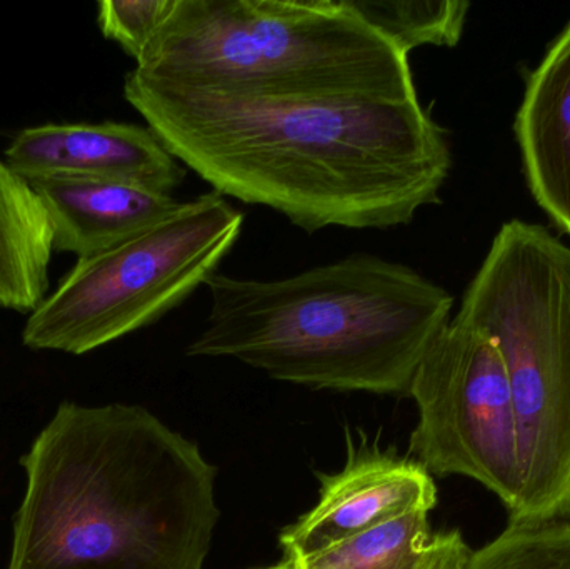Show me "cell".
I'll return each mask as SVG.
<instances>
[{"mask_svg":"<svg viewBox=\"0 0 570 569\" xmlns=\"http://www.w3.org/2000/svg\"><path fill=\"white\" fill-rule=\"evenodd\" d=\"M124 97L213 190L308 234L407 226L451 173L448 133L419 97L246 96L136 69Z\"/></svg>","mask_w":570,"mask_h":569,"instance_id":"1","label":"cell"},{"mask_svg":"<svg viewBox=\"0 0 570 569\" xmlns=\"http://www.w3.org/2000/svg\"><path fill=\"white\" fill-rule=\"evenodd\" d=\"M20 464L7 569H204L216 467L146 408L62 403Z\"/></svg>","mask_w":570,"mask_h":569,"instance_id":"2","label":"cell"},{"mask_svg":"<svg viewBox=\"0 0 570 569\" xmlns=\"http://www.w3.org/2000/svg\"><path fill=\"white\" fill-rule=\"evenodd\" d=\"M193 357H230L312 390L409 396L454 297L405 266L358 253L281 279L219 273L206 283Z\"/></svg>","mask_w":570,"mask_h":569,"instance_id":"3","label":"cell"},{"mask_svg":"<svg viewBox=\"0 0 570 569\" xmlns=\"http://www.w3.org/2000/svg\"><path fill=\"white\" fill-rule=\"evenodd\" d=\"M134 69L246 96L419 97L407 53L347 0H177Z\"/></svg>","mask_w":570,"mask_h":569,"instance_id":"4","label":"cell"},{"mask_svg":"<svg viewBox=\"0 0 570 569\" xmlns=\"http://www.w3.org/2000/svg\"><path fill=\"white\" fill-rule=\"evenodd\" d=\"M455 317L494 341L508 371L521 461L515 513L570 518V247L538 224H504Z\"/></svg>","mask_w":570,"mask_h":569,"instance_id":"5","label":"cell"},{"mask_svg":"<svg viewBox=\"0 0 570 569\" xmlns=\"http://www.w3.org/2000/svg\"><path fill=\"white\" fill-rule=\"evenodd\" d=\"M243 226L244 214L216 190L184 200L126 243L77 259L27 317L23 344L80 356L157 323L206 286Z\"/></svg>","mask_w":570,"mask_h":569,"instance_id":"6","label":"cell"},{"mask_svg":"<svg viewBox=\"0 0 570 569\" xmlns=\"http://www.w3.org/2000/svg\"><path fill=\"white\" fill-rule=\"evenodd\" d=\"M415 461L438 477L471 478L511 510L521 490L511 384L491 337L458 317L442 330L412 380Z\"/></svg>","mask_w":570,"mask_h":569,"instance_id":"7","label":"cell"},{"mask_svg":"<svg viewBox=\"0 0 570 569\" xmlns=\"http://www.w3.org/2000/svg\"><path fill=\"white\" fill-rule=\"evenodd\" d=\"M3 160L26 180H107L164 194H173L187 174L149 127L110 120L27 127Z\"/></svg>","mask_w":570,"mask_h":569,"instance_id":"8","label":"cell"},{"mask_svg":"<svg viewBox=\"0 0 570 569\" xmlns=\"http://www.w3.org/2000/svg\"><path fill=\"white\" fill-rule=\"evenodd\" d=\"M318 478V503L281 534L285 560L318 553L417 511L431 513L438 504L432 474L391 453L351 454L341 473Z\"/></svg>","mask_w":570,"mask_h":569,"instance_id":"9","label":"cell"},{"mask_svg":"<svg viewBox=\"0 0 570 569\" xmlns=\"http://www.w3.org/2000/svg\"><path fill=\"white\" fill-rule=\"evenodd\" d=\"M46 207L53 251L96 256L176 213L184 200L134 184L83 179L29 180Z\"/></svg>","mask_w":570,"mask_h":569,"instance_id":"10","label":"cell"},{"mask_svg":"<svg viewBox=\"0 0 570 569\" xmlns=\"http://www.w3.org/2000/svg\"><path fill=\"white\" fill-rule=\"evenodd\" d=\"M514 129L532 196L570 234V22L529 77Z\"/></svg>","mask_w":570,"mask_h":569,"instance_id":"11","label":"cell"},{"mask_svg":"<svg viewBox=\"0 0 570 569\" xmlns=\"http://www.w3.org/2000/svg\"><path fill=\"white\" fill-rule=\"evenodd\" d=\"M53 236L29 180L0 160V310L30 314L49 294Z\"/></svg>","mask_w":570,"mask_h":569,"instance_id":"12","label":"cell"},{"mask_svg":"<svg viewBox=\"0 0 570 569\" xmlns=\"http://www.w3.org/2000/svg\"><path fill=\"white\" fill-rule=\"evenodd\" d=\"M471 553L459 531L432 534L429 513L417 511L291 561L297 569H461Z\"/></svg>","mask_w":570,"mask_h":569,"instance_id":"13","label":"cell"},{"mask_svg":"<svg viewBox=\"0 0 570 569\" xmlns=\"http://www.w3.org/2000/svg\"><path fill=\"white\" fill-rule=\"evenodd\" d=\"M352 9L404 53L415 47H454L471 3L464 0H347Z\"/></svg>","mask_w":570,"mask_h":569,"instance_id":"14","label":"cell"},{"mask_svg":"<svg viewBox=\"0 0 570 569\" xmlns=\"http://www.w3.org/2000/svg\"><path fill=\"white\" fill-rule=\"evenodd\" d=\"M461 569H570V524H509Z\"/></svg>","mask_w":570,"mask_h":569,"instance_id":"15","label":"cell"},{"mask_svg":"<svg viewBox=\"0 0 570 569\" xmlns=\"http://www.w3.org/2000/svg\"><path fill=\"white\" fill-rule=\"evenodd\" d=\"M176 3L177 0H102L97 3V23L102 36L137 63L173 16Z\"/></svg>","mask_w":570,"mask_h":569,"instance_id":"16","label":"cell"},{"mask_svg":"<svg viewBox=\"0 0 570 569\" xmlns=\"http://www.w3.org/2000/svg\"><path fill=\"white\" fill-rule=\"evenodd\" d=\"M264 569H297V568H295V565L292 563L291 560H285V561H283V563L276 565V567L264 568Z\"/></svg>","mask_w":570,"mask_h":569,"instance_id":"17","label":"cell"}]
</instances>
